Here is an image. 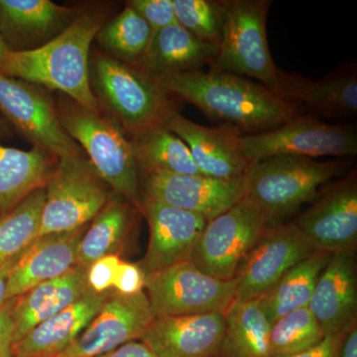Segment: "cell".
I'll return each mask as SVG.
<instances>
[{
  "label": "cell",
  "instance_id": "cell-15",
  "mask_svg": "<svg viewBox=\"0 0 357 357\" xmlns=\"http://www.w3.org/2000/svg\"><path fill=\"white\" fill-rule=\"evenodd\" d=\"M140 211L149 225L147 252L141 263L144 275L191 260L208 220L202 215L141 197Z\"/></svg>",
  "mask_w": 357,
  "mask_h": 357
},
{
  "label": "cell",
  "instance_id": "cell-36",
  "mask_svg": "<svg viewBox=\"0 0 357 357\" xmlns=\"http://www.w3.org/2000/svg\"><path fill=\"white\" fill-rule=\"evenodd\" d=\"M121 262L119 255L105 256L93 262L86 270L89 289L98 294L109 292L114 288L117 268Z\"/></svg>",
  "mask_w": 357,
  "mask_h": 357
},
{
  "label": "cell",
  "instance_id": "cell-40",
  "mask_svg": "<svg viewBox=\"0 0 357 357\" xmlns=\"http://www.w3.org/2000/svg\"><path fill=\"white\" fill-rule=\"evenodd\" d=\"M98 357H159L151 349L143 344L142 342H128V344L117 347L114 351L107 352Z\"/></svg>",
  "mask_w": 357,
  "mask_h": 357
},
{
  "label": "cell",
  "instance_id": "cell-3",
  "mask_svg": "<svg viewBox=\"0 0 357 357\" xmlns=\"http://www.w3.org/2000/svg\"><path fill=\"white\" fill-rule=\"evenodd\" d=\"M89 79L98 105L131 137L166 126L178 112L157 79L137 66L102 54L93 59Z\"/></svg>",
  "mask_w": 357,
  "mask_h": 357
},
{
  "label": "cell",
  "instance_id": "cell-32",
  "mask_svg": "<svg viewBox=\"0 0 357 357\" xmlns=\"http://www.w3.org/2000/svg\"><path fill=\"white\" fill-rule=\"evenodd\" d=\"M152 34L146 21L128 3L119 15L102 25L96 39L117 60L137 66Z\"/></svg>",
  "mask_w": 357,
  "mask_h": 357
},
{
  "label": "cell",
  "instance_id": "cell-30",
  "mask_svg": "<svg viewBox=\"0 0 357 357\" xmlns=\"http://www.w3.org/2000/svg\"><path fill=\"white\" fill-rule=\"evenodd\" d=\"M132 206L128 202L110 198L82 236L77 248V266L88 270L96 260L117 255L132 227Z\"/></svg>",
  "mask_w": 357,
  "mask_h": 357
},
{
  "label": "cell",
  "instance_id": "cell-27",
  "mask_svg": "<svg viewBox=\"0 0 357 357\" xmlns=\"http://www.w3.org/2000/svg\"><path fill=\"white\" fill-rule=\"evenodd\" d=\"M271 326L259 301H234L225 312L220 356L270 357Z\"/></svg>",
  "mask_w": 357,
  "mask_h": 357
},
{
  "label": "cell",
  "instance_id": "cell-39",
  "mask_svg": "<svg viewBox=\"0 0 357 357\" xmlns=\"http://www.w3.org/2000/svg\"><path fill=\"white\" fill-rule=\"evenodd\" d=\"M347 333L326 335L318 345L309 351L289 357H342V347Z\"/></svg>",
  "mask_w": 357,
  "mask_h": 357
},
{
  "label": "cell",
  "instance_id": "cell-38",
  "mask_svg": "<svg viewBox=\"0 0 357 357\" xmlns=\"http://www.w3.org/2000/svg\"><path fill=\"white\" fill-rule=\"evenodd\" d=\"M14 299L0 307V357H14L13 307Z\"/></svg>",
  "mask_w": 357,
  "mask_h": 357
},
{
  "label": "cell",
  "instance_id": "cell-11",
  "mask_svg": "<svg viewBox=\"0 0 357 357\" xmlns=\"http://www.w3.org/2000/svg\"><path fill=\"white\" fill-rule=\"evenodd\" d=\"M0 114L34 147L55 158L84 157L61 124L57 109L34 84L0 73Z\"/></svg>",
  "mask_w": 357,
  "mask_h": 357
},
{
  "label": "cell",
  "instance_id": "cell-44",
  "mask_svg": "<svg viewBox=\"0 0 357 357\" xmlns=\"http://www.w3.org/2000/svg\"><path fill=\"white\" fill-rule=\"evenodd\" d=\"M6 123V119L0 117V136L6 135V134L9 132V128Z\"/></svg>",
  "mask_w": 357,
  "mask_h": 357
},
{
  "label": "cell",
  "instance_id": "cell-26",
  "mask_svg": "<svg viewBox=\"0 0 357 357\" xmlns=\"http://www.w3.org/2000/svg\"><path fill=\"white\" fill-rule=\"evenodd\" d=\"M57 161L40 148L24 151L0 145V218L45 188Z\"/></svg>",
  "mask_w": 357,
  "mask_h": 357
},
{
  "label": "cell",
  "instance_id": "cell-16",
  "mask_svg": "<svg viewBox=\"0 0 357 357\" xmlns=\"http://www.w3.org/2000/svg\"><path fill=\"white\" fill-rule=\"evenodd\" d=\"M145 196L213 220L244 198L245 178L220 180L203 175L152 174L143 176Z\"/></svg>",
  "mask_w": 357,
  "mask_h": 357
},
{
  "label": "cell",
  "instance_id": "cell-41",
  "mask_svg": "<svg viewBox=\"0 0 357 357\" xmlns=\"http://www.w3.org/2000/svg\"><path fill=\"white\" fill-rule=\"evenodd\" d=\"M20 257V256H18V257L14 258L10 261L0 265V307L9 301L7 299L9 277H10L11 270H13L14 265H15L16 261H17Z\"/></svg>",
  "mask_w": 357,
  "mask_h": 357
},
{
  "label": "cell",
  "instance_id": "cell-24",
  "mask_svg": "<svg viewBox=\"0 0 357 357\" xmlns=\"http://www.w3.org/2000/svg\"><path fill=\"white\" fill-rule=\"evenodd\" d=\"M217 52V47L204 43L175 23L152 34L137 67L153 77L201 70L213 64Z\"/></svg>",
  "mask_w": 357,
  "mask_h": 357
},
{
  "label": "cell",
  "instance_id": "cell-25",
  "mask_svg": "<svg viewBox=\"0 0 357 357\" xmlns=\"http://www.w3.org/2000/svg\"><path fill=\"white\" fill-rule=\"evenodd\" d=\"M70 15L50 0H0V33L9 50L24 51L69 25Z\"/></svg>",
  "mask_w": 357,
  "mask_h": 357
},
{
  "label": "cell",
  "instance_id": "cell-37",
  "mask_svg": "<svg viewBox=\"0 0 357 357\" xmlns=\"http://www.w3.org/2000/svg\"><path fill=\"white\" fill-rule=\"evenodd\" d=\"M145 275L138 265L121 261L117 268L114 284V292L130 296L143 291Z\"/></svg>",
  "mask_w": 357,
  "mask_h": 357
},
{
  "label": "cell",
  "instance_id": "cell-29",
  "mask_svg": "<svg viewBox=\"0 0 357 357\" xmlns=\"http://www.w3.org/2000/svg\"><path fill=\"white\" fill-rule=\"evenodd\" d=\"M142 176L152 174L201 175L189 147L166 126L149 129L130 140Z\"/></svg>",
  "mask_w": 357,
  "mask_h": 357
},
{
  "label": "cell",
  "instance_id": "cell-43",
  "mask_svg": "<svg viewBox=\"0 0 357 357\" xmlns=\"http://www.w3.org/2000/svg\"><path fill=\"white\" fill-rule=\"evenodd\" d=\"M9 52H10V50H9L8 47L6 46V42H4L3 38H2L1 33H0V64L3 62L4 59H6Z\"/></svg>",
  "mask_w": 357,
  "mask_h": 357
},
{
  "label": "cell",
  "instance_id": "cell-33",
  "mask_svg": "<svg viewBox=\"0 0 357 357\" xmlns=\"http://www.w3.org/2000/svg\"><path fill=\"white\" fill-rule=\"evenodd\" d=\"M326 337L309 307H300L272 324L270 357H289L318 345Z\"/></svg>",
  "mask_w": 357,
  "mask_h": 357
},
{
  "label": "cell",
  "instance_id": "cell-31",
  "mask_svg": "<svg viewBox=\"0 0 357 357\" xmlns=\"http://www.w3.org/2000/svg\"><path fill=\"white\" fill-rule=\"evenodd\" d=\"M45 198L41 188L0 218V265L22 255L37 238Z\"/></svg>",
  "mask_w": 357,
  "mask_h": 357
},
{
  "label": "cell",
  "instance_id": "cell-21",
  "mask_svg": "<svg viewBox=\"0 0 357 357\" xmlns=\"http://www.w3.org/2000/svg\"><path fill=\"white\" fill-rule=\"evenodd\" d=\"M86 227L38 236L18 258L9 277L7 299L20 297L45 281L77 266V248Z\"/></svg>",
  "mask_w": 357,
  "mask_h": 357
},
{
  "label": "cell",
  "instance_id": "cell-10",
  "mask_svg": "<svg viewBox=\"0 0 357 357\" xmlns=\"http://www.w3.org/2000/svg\"><path fill=\"white\" fill-rule=\"evenodd\" d=\"M267 227L261 213L243 199L206 222L192 251L191 261L208 276L232 280Z\"/></svg>",
  "mask_w": 357,
  "mask_h": 357
},
{
  "label": "cell",
  "instance_id": "cell-8",
  "mask_svg": "<svg viewBox=\"0 0 357 357\" xmlns=\"http://www.w3.org/2000/svg\"><path fill=\"white\" fill-rule=\"evenodd\" d=\"M154 318L225 312L236 301V280L203 273L191 260L145 275Z\"/></svg>",
  "mask_w": 357,
  "mask_h": 357
},
{
  "label": "cell",
  "instance_id": "cell-23",
  "mask_svg": "<svg viewBox=\"0 0 357 357\" xmlns=\"http://www.w3.org/2000/svg\"><path fill=\"white\" fill-rule=\"evenodd\" d=\"M86 270L73 267L15 298L13 307V344L35 326L62 312L88 291Z\"/></svg>",
  "mask_w": 357,
  "mask_h": 357
},
{
  "label": "cell",
  "instance_id": "cell-34",
  "mask_svg": "<svg viewBox=\"0 0 357 357\" xmlns=\"http://www.w3.org/2000/svg\"><path fill=\"white\" fill-rule=\"evenodd\" d=\"M173 4L178 24L218 48L225 21L222 0H173Z\"/></svg>",
  "mask_w": 357,
  "mask_h": 357
},
{
  "label": "cell",
  "instance_id": "cell-12",
  "mask_svg": "<svg viewBox=\"0 0 357 357\" xmlns=\"http://www.w3.org/2000/svg\"><path fill=\"white\" fill-rule=\"evenodd\" d=\"M316 252L295 223L268 227L236 275V300H257L297 263Z\"/></svg>",
  "mask_w": 357,
  "mask_h": 357
},
{
  "label": "cell",
  "instance_id": "cell-17",
  "mask_svg": "<svg viewBox=\"0 0 357 357\" xmlns=\"http://www.w3.org/2000/svg\"><path fill=\"white\" fill-rule=\"evenodd\" d=\"M225 312L154 318L140 342L159 357L220 356Z\"/></svg>",
  "mask_w": 357,
  "mask_h": 357
},
{
  "label": "cell",
  "instance_id": "cell-42",
  "mask_svg": "<svg viewBox=\"0 0 357 357\" xmlns=\"http://www.w3.org/2000/svg\"><path fill=\"white\" fill-rule=\"evenodd\" d=\"M342 357H357V326L345 335L342 347Z\"/></svg>",
  "mask_w": 357,
  "mask_h": 357
},
{
  "label": "cell",
  "instance_id": "cell-9",
  "mask_svg": "<svg viewBox=\"0 0 357 357\" xmlns=\"http://www.w3.org/2000/svg\"><path fill=\"white\" fill-rule=\"evenodd\" d=\"M239 146L252 166L257 162L281 156H356L357 132L354 126H330L314 115H302L266 132L241 135Z\"/></svg>",
  "mask_w": 357,
  "mask_h": 357
},
{
  "label": "cell",
  "instance_id": "cell-4",
  "mask_svg": "<svg viewBox=\"0 0 357 357\" xmlns=\"http://www.w3.org/2000/svg\"><path fill=\"white\" fill-rule=\"evenodd\" d=\"M349 161L319 162L307 157L281 155L257 162L245 177L244 201L265 218L268 227L279 225L302 204L318 196L319 189L342 175Z\"/></svg>",
  "mask_w": 357,
  "mask_h": 357
},
{
  "label": "cell",
  "instance_id": "cell-20",
  "mask_svg": "<svg viewBox=\"0 0 357 357\" xmlns=\"http://www.w3.org/2000/svg\"><path fill=\"white\" fill-rule=\"evenodd\" d=\"M278 86L281 98L305 105L314 116L344 119L356 114V66H344L321 79H311L278 69Z\"/></svg>",
  "mask_w": 357,
  "mask_h": 357
},
{
  "label": "cell",
  "instance_id": "cell-5",
  "mask_svg": "<svg viewBox=\"0 0 357 357\" xmlns=\"http://www.w3.org/2000/svg\"><path fill=\"white\" fill-rule=\"evenodd\" d=\"M57 112L66 132L86 152L98 175L115 194L140 211L139 169L121 126L73 100Z\"/></svg>",
  "mask_w": 357,
  "mask_h": 357
},
{
  "label": "cell",
  "instance_id": "cell-13",
  "mask_svg": "<svg viewBox=\"0 0 357 357\" xmlns=\"http://www.w3.org/2000/svg\"><path fill=\"white\" fill-rule=\"evenodd\" d=\"M316 202L297 220L316 251L356 252L357 246V175L351 171L317 196Z\"/></svg>",
  "mask_w": 357,
  "mask_h": 357
},
{
  "label": "cell",
  "instance_id": "cell-2",
  "mask_svg": "<svg viewBox=\"0 0 357 357\" xmlns=\"http://www.w3.org/2000/svg\"><path fill=\"white\" fill-rule=\"evenodd\" d=\"M103 21L96 11L81 13L47 43L31 50L9 52L0 64V73L62 91L84 109L100 112L91 89L89 57Z\"/></svg>",
  "mask_w": 357,
  "mask_h": 357
},
{
  "label": "cell",
  "instance_id": "cell-7",
  "mask_svg": "<svg viewBox=\"0 0 357 357\" xmlns=\"http://www.w3.org/2000/svg\"><path fill=\"white\" fill-rule=\"evenodd\" d=\"M45 191L38 236L86 227L112 198L107 183L84 157L58 159Z\"/></svg>",
  "mask_w": 357,
  "mask_h": 357
},
{
  "label": "cell",
  "instance_id": "cell-22",
  "mask_svg": "<svg viewBox=\"0 0 357 357\" xmlns=\"http://www.w3.org/2000/svg\"><path fill=\"white\" fill-rule=\"evenodd\" d=\"M112 291L88 289L76 302L35 326L13 344L14 357H56L70 347L102 310Z\"/></svg>",
  "mask_w": 357,
  "mask_h": 357
},
{
  "label": "cell",
  "instance_id": "cell-1",
  "mask_svg": "<svg viewBox=\"0 0 357 357\" xmlns=\"http://www.w3.org/2000/svg\"><path fill=\"white\" fill-rule=\"evenodd\" d=\"M169 95L192 103L239 135L266 132L300 116L299 107L246 77L211 68L155 77Z\"/></svg>",
  "mask_w": 357,
  "mask_h": 357
},
{
  "label": "cell",
  "instance_id": "cell-28",
  "mask_svg": "<svg viewBox=\"0 0 357 357\" xmlns=\"http://www.w3.org/2000/svg\"><path fill=\"white\" fill-rule=\"evenodd\" d=\"M332 253L316 251L297 263L280 280L258 298L270 323L289 312L307 307L319 274L330 261Z\"/></svg>",
  "mask_w": 357,
  "mask_h": 357
},
{
  "label": "cell",
  "instance_id": "cell-14",
  "mask_svg": "<svg viewBox=\"0 0 357 357\" xmlns=\"http://www.w3.org/2000/svg\"><path fill=\"white\" fill-rule=\"evenodd\" d=\"M154 317L144 291L134 295L110 294L83 333L56 357H98L140 340Z\"/></svg>",
  "mask_w": 357,
  "mask_h": 357
},
{
  "label": "cell",
  "instance_id": "cell-35",
  "mask_svg": "<svg viewBox=\"0 0 357 357\" xmlns=\"http://www.w3.org/2000/svg\"><path fill=\"white\" fill-rule=\"evenodd\" d=\"M128 3L146 21L152 33L178 23L173 0H131Z\"/></svg>",
  "mask_w": 357,
  "mask_h": 357
},
{
  "label": "cell",
  "instance_id": "cell-19",
  "mask_svg": "<svg viewBox=\"0 0 357 357\" xmlns=\"http://www.w3.org/2000/svg\"><path fill=\"white\" fill-rule=\"evenodd\" d=\"M166 128L181 138L191 152L199 174L220 180L245 178L250 165L239 146V134L232 129L206 128L174 114Z\"/></svg>",
  "mask_w": 357,
  "mask_h": 357
},
{
  "label": "cell",
  "instance_id": "cell-6",
  "mask_svg": "<svg viewBox=\"0 0 357 357\" xmlns=\"http://www.w3.org/2000/svg\"><path fill=\"white\" fill-rule=\"evenodd\" d=\"M271 3L269 0H222V39L211 67L255 79L279 96V68L270 53L267 37Z\"/></svg>",
  "mask_w": 357,
  "mask_h": 357
},
{
  "label": "cell",
  "instance_id": "cell-18",
  "mask_svg": "<svg viewBox=\"0 0 357 357\" xmlns=\"http://www.w3.org/2000/svg\"><path fill=\"white\" fill-rule=\"evenodd\" d=\"M307 307L326 335L347 333L356 326V252L333 253L319 274Z\"/></svg>",
  "mask_w": 357,
  "mask_h": 357
}]
</instances>
